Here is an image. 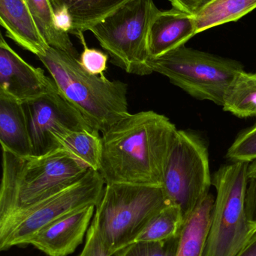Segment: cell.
I'll list each match as a JSON object with an SVG mask.
<instances>
[{
	"mask_svg": "<svg viewBox=\"0 0 256 256\" xmlns=\"http://www.w3.org/2000/svg\"><path fill=\"white\" fill-rule=\"evenodd\" d=\"M256 8V0H213L195 15L197 33L238 20Z\"/></svg>",
	"mask_w": 256,
	"mask_h": 256,
	"instance_id": "cell-20",
	"label": "cell"
},
{
	"mask_svg": "<svg viewBox=\"0 0 256 256\" xmlns=\"http://www.w3.org/2000/svg\"><path fill=\"white\" fill-rule=\"evenodd\" d=\"M78 37L84 48L78 58L80 64L88 73L96 76H104V72L106 70L108 64V54L99 50L88 48L86 43L84 32L80 33Z\"/></svg>",
	"mask_w": 256,
	"mask_h": 256,
	"instance_id": "cell-25",
	"label": "cell"
},
{
	"mask_svg": "<svg viewBox=\"0 0 256 256\" xmlns=\"http://www.w3.org/2000/svg\"><path fill=\"white\" fill-rule=\"evenodd\" d=\"M152 72L168 78L171 84L201 100L223 104L224 96L234 76L244 70L236 60L186 48H176L150 58Z\"/></svg>",
	"mask_w": 256,
	"mask_h": 256,
	"instance_id": "cell-7",
	"label": "cell"
},
{
	"mask_svg": "<svg viewBox=\"0 0 256 256\" xmlns=\"http://www.w3.org/2000/svg\"><path fill=\"white\" fill-rule=\"evenodd\" d=\"M179 237L162 242H135L114 256H176Z\"/></svg>",
	"mask_w": 256,
	"mask_h": 256,
	"instance_id": "cell-23",
	"label": "cell"
},
{
	"mask_svg": "<svg viewBox=\"0 0 256 256\" xmlns=\"http://www.w3.org/2000/svg\"><path fill=\"white\" fill-rule=\"evenodd\" d=\"M197 33L195 16L178 9L159 10L149 36L150 58H157L183 46Z\"/></svg>",
	"mask_w": 256,
	"mask_h": 256,
	"instance_id": "cell-13",
	"label": "cell"
},
{
	"mask_svg": "<svg viewBox=\"0 0 256 256\" xmlns=\"http://www.w3.org/2000/svg\"><path fill=\"white\" fill-rule=\"evenodd\" d=\"M24 106L33 156H42L59 148L54 134L66 130H95L57 88L24 102Z\"/></svg>",
	"mask_w": 256,
	"mask_h": 256,
	"instance_id": "cell-10",
	"label": "cell"
},
{
	"mask_svg": "<svg viewBox=\"0 0 256 256\" xmlns=\"http://www.w3.org/2000/svg\"><path fill=\"white\" fill-rule=\"evenodd\" d=\"M60 94L72 104L93 129L104 134L129 115L128 86L84 70L77 57L49 46L38 56Z\"/></svg>",
	"mask_w": 256,
	"mask_h": 256,
	"instance_id": "cell-4",
	"label": "cell"
},
{
	"mask_svg": "<svg viewBox=\"0 0 256 256\" xmlns=\"http://www.w3.org/2000/svg\"><path fill=\"white\" fill-rule=\"evenodd\" d=\"M56 26L66 33L72 34L73 30L72 20L69 12L66 8H60L54 10Z\"/></svg>",
	"mask_w": 256,
	"mask_h": 256,
	"instance_id": "cell-28",
	"label": "cell"
},
{
	"mask_svg": "<svg viewBox=\"0 0 256 256\" xmlns=\"http://www.w3.org/2000/svg\"><path fill=\"white\" fill-rule=\"evenodd\" d=\"M0 142L2 150L21 156L33 155L24 103L0 92Z\"/></svg>",
	"mask_w": 256,
	"mask_h": 256,
	"instance_id": "cell-15",
	"label": "cell"
},
{
	"mask_svg": "<svg viewBox=\"0 0 256 256\" xmlns=\"http://www.w3.org/2000/svg\"><path fill=\"white\" fill-rule=\"evenodd\" d=\"M59 148L90 170L99 171L102 154V136L95 130H66L54 135Z\"/></svg>",
	"mask_w": 256,
	"mask_h": 256,
	"instance_id": "cell-18",
	"label": "cell"
},
{
	"mask_svg": "<svg viewBox=\"0 0 256 256\" xmlns=\"http://www.w3.org/2000/svg\"><path fill=\"white\" fill-rule=\"evenodd\" d=\"M96 206H88L50 224L33 236L27 244L49 256L73 254L88 231Z\"/></svg>",
	"mask_w": 256,
	"mask_h": 256,
	"instance_id": "cell-12",
	"label": "cell"
},
{
	"mask_svg": "<svg viewBox=\"0 0 256 256\" xmlns=\"http://www.w3.org/2000/svg\"><path fill=\"white\" fill-rule=\"evenodd\" d=\"M173 8L189 14H198L204 7L213 0H169Z\"/></svg>",
	"mask_w": 256,
	"mask_h": 256,
	"instance_id": "cell-27",
	"label": "cell"
},
{
	"mask_svg": "<svg viewBox=\"0 0 256 256\" xmlns=\"http://www.w3.org/2000/svg\"><path fill=\"white\" fill-rule=\"evenodd\" d=\"M184 221L180 208L175 204H168L151 218L135 242H162L177 237Z\"/></svg>",
	"mask_w": 256,
	"mask_h": 256,
	"instance_id": "cell-22",
	"label": "cell"
},
{
	"mask_svg": "<svg viewBox=\"0 0 256 256\" xmlns=\"http://www.w3.org/2000/svg\"><path fill=\"white\" fill-rule=\"evenodd\" d=\"M248 166L232 162L213 174L216 196L205 256H236L255 232L246 212Z\"/></svg>",
	"mask_w": 256,
	"mask_h": 256,
	"instance_id": "cell-6",
	"label": "cell"
},
{
	"mask_svg": "<svg viewBox=\"0 0 256 256\" xmlns=\"http://www.w3.org/2000/svg\"><path fill=\"white\" fill-rule=\"evenodd\" d=\"M211 185L208 149L205 142L193 132L179 130L161 185L167 201L179 206L186 219L210 194Z\"/></svg>",
	"mask_w": 256,
	"mask_h": 256,
	"instance_id": "cell-9",
	"label": "cell"
},
{
	"mask_svg": "<svg viewBox=\"0 0 256 256\" xmlns=\"http://www.w3.org/2000/svg\"><path fill=\"white\" fill-rule=\"evenodd\" d=\"M179 130L162 114L142 111L117 122L102 136L99 172L105 184L161 186Z\"/></svg>",
	"mask_w": 256,
	"mask_h": 256,
	"instance_id": "cell-1",
	"label": "cell"
},
{
	"mask_svg": "<svg viewBox=\"0 0 256 256\" xmlns=\"http://www.w3.org/2000/svg\"><path fill=\"white\" fill-rule=\"evenodd\" d=\"M27 2L38 28L48 44L79 58L69 33L64 32L56 26L54 10L51 0H27Z\"/></svg>",
	"mask_w": 256,
	"mask_h": 256,
	"instance_id": "cell-21",
	"label": "cell"
},
{
	"mask_svg": "<svg viewBox=\"0 0 256 256\" xmlns=\"http://www.w3.org/2000/svg\"><path fill=\"white\" fill-rule=\"evenodd\" d=\"M226 158L231 162H250L256 160V123L236 137L227 150Z\"/></svg>",
	"mask_w": 256,
	"mask_h": 256,
	"instance_id": "cell-24",
	"label": "cell"
},
{
	"mask_svg": "<svg viewBox=\"0 0 256 256\" xmlns=\"http://www.w3.org/2000/svg\"><path fill=\"white\" fill-rule=\"evenodd\" d=\"M0 24L7 37L36 56L50 46L38 28L27 0H0Z\"/></svg>",
	"mask_w": 256,
	"mask_h": 256,
	"instance_id": "cell-14",
	"label": "cell"
},
{
	"mask_svg": "<svg viewBox=\"0 0 256 256\" xmlns=\"http://www.w3.org/2000/svg\"><path fill=\"white\" fill-rule=\"evenodd\" d=\"M153 0H132L90 27L113 64L131 74L153 73L149 66V36L159 12Z\"/></svg>",
	"mask_w": 256,
	"mask_h": 256,
	"instance_id": "cell-5",
	"label": "cell"
},
{
	"mask_svg": "<svg viewBox=\"0 0 256 256\" xmlns=\"http://www.w3.org/2000/svg\"><path fill=\"white\" fill-rule=\"evenodd\" d=\"M215 197L208 194L186 218L176 256H205Z\"/></svg>",
	"mask_w": 256,
	"mask_h": 256,
	"instance_id": "cell-16",
	"label": "cell"
},
{
	"mask_svg": "<svg viewBox=\"0 0 256 256\" xmlns=\"http://www.w3.org/2000/svg\"><path fill=\"white\" fill-rule=\"evenodd\" d=\"M0 221L69 188L90 168L59 148L42 156L3 150Z\"/></svg>",
	"mask_w": 256,
	"mask_h": 256,
	"instance_id": "cell-3",
	"label": "cell"
},
{
	"mask_svg": "<svg viewBox=\"0 0 256 256\" xmlns=\"http://www.w3.org/2000/svg\"><path fill=\"white\" fill-rule=\"evenodd\" d=\"M222 106L238 118H256V73L239 72L225 92Z\"/></svg>",
	"mask_w": 256,
	"mask_h": 256,
	"instance_id": "cell-19",
	"label": "cell"
},
{
	"mask_svg": "<svg viewBox=\"0 0 256 256\" xmlns=\"http://www.w3.org/2000/svg\"><path fill=\"white\" fill-rule=\"evenodd\" d=\"M169 204L162 186L105 184L78 256H113L135 242L151 218Z\"/></svg>",
	"mask_w": 256,
	"mask_h": 256,
	"instance_id": "cell-2",
	"label": "cell"
},
{
	"mask_svg": "<svg viewBox=\"0 0 256 256\" xmlns=\"http://www.w3.org/2000/svg\"><path fill=\"white\" fill-rule=\"evenodd\" d=\"M132 0H51L54 10L66 8L72 20V34L78 36Z\"/></svg>",
	"mask_w": 256,
	"mask_h": 256,
	"instance_id": "cell-17",
	"label": "cell"
},
{
	"mask_svg": "<svg viewBox=\"0 0 256 256\" xmlns=\"http://www.w3.org/2000/svg\"><path fill=\"white\" fill-rule=\"evenodd\" d=\"M236 256H256V231L247 244Z\"/></svg>",
	"mask_w": 256,
	"mask_h": 256,
	"instance_id": "cell-29",
	"label": "cell"
},
{
	"mask_svg": "<svg viewBox=\"0 0 256 256\" xmlns=\"http://www.w3.org/2000/svg\"><path fill=\"white\" fill-rule=\"evenodd\" d=\"M246 212L249 224L256 228V160L248 166Z\"/></svg>",
	"mask_w": 256,
	"mask_h": 256,
	"instance_id": "cell-26",
	"label": "cell"
},
{
	"mask_svg": "<svg viewBox=\"0 0 256 256\" xmlns=\"http://www.w3.org/2000/svg\"><path fill=\"white\" fill-rule=\"evenodd\" d=\"M52 78L45 75L17 54L5 40L0 38V92L24 103L57 90Z\"/></svg>",
	"mask_w": 256,
	"mask_h": 256,
	"instance_id": "cell-11",
	"label": "cell"
},
{
	"mask_svg": "<svg viewBox=\"0 0 256 256\" xmlns=\"http://www.w3.org/2000/svg\"><path fill=\"white\" fill-rule=\"evenodd\" d=\"M105 186L99 171L89 170L69 188L0 221V250L27 244L50 224L84 208L97 206Z\"/></svg>",
	"mask_w": 256,
	"mask_h": 256,
	"instance_id": "cell-8",
	"label": "cell"
}]
</instances>
